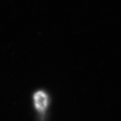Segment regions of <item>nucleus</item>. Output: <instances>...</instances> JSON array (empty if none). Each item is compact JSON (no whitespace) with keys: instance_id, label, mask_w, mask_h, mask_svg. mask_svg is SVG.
Masks as SVG:
<instances>
[{"instance_id":"1","label":"nucleus","mask_w":121,"mask_h":121,"mask_svg":"<svg viewBox=\"0 0 121 121\" xmlns=\"http://www.w3.org/2000/svg\"><path fill=\"white\" fill-rule=\"evenodd\" d=\"M32 101L36 111L39 114H42L48 108L50 99L48 94L45 91H37L33 94Z\"/></svg>"}]
</instances>
